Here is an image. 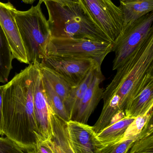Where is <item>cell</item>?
<instances>
[{
  "mask_svg": "<svg viewBox=\"0 0 153 153\" xmlns=\"http://www.w3.org/2000/svg\"><path fill=\"white\" fill-rule=\"evenodd\" d=\"M51 37L71 38L112 43L91 18L82 4L44 3Z\"/></svg>",
  "mask_w": 153,
  "mask_h": 153,
  "instance_id": "cell-3",
  "label": "cell"
},
{
  "mask_svg": "<svg viewBox=\"0 0 153 153\" xmlns=\"http://www.w3.org/2000/svg\"><path fill=\"white\" fill-rule=\"evenodd\" d=\"M119 7L123 13V27L152 12L153 0L136 2L120 1Z\"/></svg>",
  "mask_w": 153,
  "mask_h": 153,
  "instance_id": "cell-17",
  "label": "cell"
},
{
  "mask_svg": "<svg viewBox=\"0 0 153 153\" xmlns=\"http://www.w3.org/2000/svg\"><path fill=\"white\" fill-rule=\"evenodd\" d=\"M50 109L51 134L46 140L54 153H75L69 139L67 123Z\"/></svg>",
  "mask_w": 153,
  "mask_h": 153,
  "instance_id": "cell-14",
  "label": "cell"
},
{
  "mask_svg": "<svg viewBox=\"0 0 153 153\" xmlns=\"http://www.w3.org/2000/svg\"><path fill=\"white\" fill-rule=\"evenodd\" d=\"M146 1V0H119V1L122 2H136L140 1Z\"/></svg>",
  "mask_w": 153,
  "mask_h": 153,
  "instance_id": "cell-29",
  "label": "cell"
},
{
  "mask_svg": "<svg viewBox=\"0 0 153 153\" xmlns=\"http://www.w3.org/2000/svg\"><path fill=\"white\" fill-rule=\"evenodd\" d=\"M0 153H26L13 140L5 136L0 137Z\"/></svg>",
  "mask_w": 153,
  "mask_h": 153,
  "instance_id": "cell-24",
  "label": "cell"
},
{
  "mask_svg": "<svg viewBox=\"0 0 153 153\" xmlns=\"http://www.w3.org/2000/svg\"><path fill=\"white\" fill-rule=\"evenodd\" d=\"M4 88V85H0V136H4L3 123L2 117L3 94Z\"/></svg>",
  "mask_w": 153,
  "mask_h": 153,
  "instance_id": "cell-26",
  "label": "cell"
},
{
  "mask_svg": "<svg viewBox=\"0 0 153 153\" xmlns=\"http://www.w3.org/2000/svg\"><path fill=\"white\" fill-rule=\"evenodd\" d=\"M112 51V43L50 37L47 45L46 56L90 58L101 66L105 57Z\"/></svg>",
  "mask_w": 153,
  "mask_h": 153,
  "instance_id": "cell-5",
  "label": "cell"
},
{
  "mask_svg": "<svg viewBox=\"0 0 153 153\" xmlns=\"http://www.w3.org/2000/svg\"><path fill=\"white\" fill-rule=\"evenodd\" d=\"M40 65L52 69L63 76L73 86L81 82L93 67L100 66L90 58L46 56Z\"/></svg>",
  "mask_w": 153,
  "mask_h": 153,
  "instance_id": "cell-8",
  "label": "cell"
},
{
  "mask_svg": "<svg viewBox=\"0 0 153 153\" xmlns=\"http://www.w3.org/2000/svg\"><path fill=\"white\" fill-rule=\"evenodd\" d=\"M95 24L112 43L123 28V13L111 0H79Z\"/></svg>",
  "mask_w": 153,
  "mask_h": 153,
  "instance_id": "cell-7",
  "label": "cell"
},
{
  "mask_svg": "<svg viewBox=\"0 0 153 153\" xmlns=\"http://www.w3.org/2000/svg\"><path fill=\"white\" fill-rule=\"evenodd\" d=\"M103 79L101 70L99 69L71 120L87 124L89 118L102 99L104 90L100 85Z\"/></svg>",
  "mask_w": 153,
  "mask_h": 153,
  "instance_id": "cell-13",
  "label": "cell"
},
{
  "mask_svg": "<svg viewBox=\"0 0 153 153\" xmlns=\"http://www.w3.org/2000/svg\"><path fill=\"white\" fill-rule=\"evenodd\" d=\"M24 3L27 4H32L34 3V2L36 1V0H21Z\"/></svg>",
  "mask_w": 153,
  "mask_h": 153,
  "instance_id": "cell-28",
  "label": "cell"
},
{
  "mask_svg": "<svg viewBox=\"0 0 153 153\" xmlns=\"http://www.w3.org/2000/svg\"><path fill=\"white\" fill-rule=\"evenodd\" d=\"M16 9L10 2L4 3L0 1V25L6 36L13 58L28 64L15 21Z\"/></svg>",
  "mask_w": 153,
  "mask_h": 153,
  "instance_id": "cell-9",
  "label": "cell"
},
{
  "mask_svg": "<svg viewBox=\"0 0 153 153\" xmlns=\"http://www.w3.org/2000/svg\"><path fill=\"white\" fill-rule=\"evenodd\" d=\"M39 70L40 74L50 82L54 90L60 96L65 106L73 86L60 74L40 63Z\"/></svg>",
  "mask_w": 153,
  "mask_h": 153,
  "instance_id": "cell-18",
  "label": "cell"
},
{
  "mask_svg": "<svg viewBox=\"0 0 153 153\" xmlns=\"http://www.w3.org/2000/svg\"><path fill=\"white\" fill-rule=\"evenodd\" d=\"M153 23L152 11L123 27L112 43V51L115 53L113 71L123 65L138 46L153 34Z\"/></svg>",
  "mask_w": 153,
  "mask_h": 153,
  "instance_id": "cell-6",
  "label": "cell"
},
{
  "mask_svg": "<svg viewBox=\"0 0 153 153\" xmlns=\"http://www.w3.org/2000/svg\"><path fill=\"white\" fill-rule=\"evenodd\" d=\"M35 63L16 74L6 84L3 94L4 136L26 152L42 141L34 112L33 89Z\"/></svg>",
  "mask_w": 153,
  "mask_h": 153,
  "instance_id": "cell-1",
  "label": "cell"
},
{
  "mask_svg": "<svg viewBox=\"0 0 153 153\" xmlns=\"http://www.w3.org/2000/svg\"><path fill=\"white\" fill-rule=\"evenodd\" d=\"M153 107V71L149 73L144 78L141 85L125 110V116L135 118L143 115Z\"/></svg>",
  "mask_w": 153,
  "mask_h": 153,
  "instance_id": "cell-12",
  "label": "cell"
},
{
  "mask_svg": "<svg viewBox=\"0 0 153 153\" xmlns=\"http://www.w3.org/2000/svg\"><path fill=\"white\" fill-rule=\"evenodd\" d=\"M100 69L101 67L99 66L93 67L88 73L81 82L73 87L68 100L65 104L71 120L75 114L79 104L91 83L96 72Z\"/></svg>",
  "mask_w": 153,
  "mask_h": 153,
  "instance_id": "cell-16",
  "label": "cell"
},
{
  "mask_svg": "<svg viewBox=\"0 0 153 153\" xmlns=\"http://www.w3.org/2000/svg\"><path fill=\"white\" fill-rule=\"evenodd\" d=\"M135 118L125 116L112 121L108 126L97 134V137L103 146L121 141L127 128Z\"/></svg>",
  "mask_w": 153,
  "mask_h": 153,
  "instance_id": "cell-15",
  "label": "cell"
},
{
  "mask_svg": "<svg viewBox=\"0 0 153 153\" xmlns=\"http://www.w3.org/2000/svg\"><path fill=\"white\" fill-rule=\"evenodd\" d=\"M33 105L35 120L42 141L49 139L51 134L50 107L45 95L39 70V63H35L34 71Z\"/></svg>",
  "mask_w": 153,
  "mask_h": 153,
  "instance_id": "cell-10",
  "label": "cell"
},
{
  "mask_svg": "<svg viewBox=\"0 0 153 153\" xmlns=\"http://www.w3.org/2000/svg\"><path fill=\"white\" fill-rule=\"evenodd\" d=\"M26 153H54L46 140L38 143L35 148L27 151Z\"/></svg>",
  "mask_w": 153,
  "mask_h": 153,
  "instance_id": "cell-25",
  "label": "cell"
},
{
  "mask_svg": "<svg viewBox=\"0 0 153 153\" xmlns=\"http://www.w3.org/2000/svg\"><path fill=\"white\" fill-rule=\"evenodd\" d=\"M153 107L143 115L134 119L127 128L122 140L137 138L143 132L153 127Z\"/></svg>",
  "mask_w": 153,
  "mask_h": 153,
  "instance_id": "cell-21",
  "label": "cell"
},
{
  "mask_svg": "<svg viewBox=\"0 0 153 153\" xmlns=\"http://www.w3.org/2000/svg\"><path fill=\"white\" fill-rule=\"evenodd\" d=\"M40 1H41L42 3H45L47 1L54 2L57 3L62 5L71 3H80L79 0H40Z\"/></svg>",
  "mask_w": 153,
  "mask_h": 153,
  "instance_id": "cell-27",
  "label": "cell"
},
{
  "mask_svg": "<svg viewBox=\"0 0 153 153\" xmlns=\"http://www.w3.org/2000/svg\"><path fill=\"white\" fill-rule=\"evenodd\" d=\"M41 75L43 88L48 103L53 112L65 122L71 120L63 102L56 92L50 82Z\"/></svg>",
  "mask_w": 153,
  "mask_h": 153,
  "instance_id": "cell-19",
  "label": "cell"
},
{
  "mask_svg": "<svg viewBox=\"0 0 153 153\" xmlns=\"http://www.w3.org/2000/svg\"><path fill=\"white\" fill-rule=\"evenodd\" d=\"M13 59L8 40L0 25V83L8 82Z\"/></svg>",
  "mask_w": 153,
  "mask_h": 153,
  "instance_id": "cell-20",
  "label": "cell"
},
{
  "mask_svg": "<svg viewBox=\"0 0 153 153\" xmlns=\"http://www.w3.org/2000/svg\"><path fill=\"white\" fill-rule=\"evenodd\" d=\"M116 70L114 78L103 91L102 99L103 109L114 116L124 113L127 104L144 78L153 71V34Z\"/></svg>",
  "mask_w": 153,
  "mask_h": 153,
  "instance_id": "cell-2",
  "label": "cell"
},
{
  "mask_svg": "<svg viewBox=\"0 0 153 153\" xmlns=\"http://www.w3.org/2000/svg\"><path fill=\"white\" fill-rule=\"evenodd\" d=\"M42 2L29 10L16 9L15 19L22 41L28 65L40 63L46 56V50L50 38L48 22L41 10Z\"/></svg>",
  "mask_w": 153,
  "mask_h": 153,
  "instance_id": "cell-4",
  "label": "cell"
},
{
  "mask_svg": "<svg viewBox=\"0 0 153 153\" xmlns=\"http://www.w3.org/2000/svg\"><path fill=\"white\" fill-rule=\"evenodd\" d=\"M67 123L69 139L75 153H98L103 146L92 126L70 120Z\"/></svg>",
  "mask_w": 153,
  "mask_h": 153,
  "instance_id": "cell-11",
  "label": "cell"
},
{
  "mask_svg": "<svg viewBox=\"0 0 153 153\" xmlns=\"http://www.w3.org/2000/svg\"><path fill=\"white\" fill-rule=\"evenodd\" d=\"M137 138L121 140L116 143L103 146L98 153H127Z\"/></svg>",
  "mask_w": 153,
  "mask_h": 153,
  "instance_id": "cell-23",
  "label": "cell"
},
{
  "mask_svg": "<svg viewBox=\"0 0 153 153\" xmlns=\"http://www.w3.org/2000/svg\"><path fill=\"white\" fill-rule=\"evenodd\" d=\"M127 153H153V130L139 137Z\"/></svg>",
  "mask_w": 153,
  "mask_h": 153,
  "instance_id": "cell-22",
  "label": "cell"
}]
</instances>
